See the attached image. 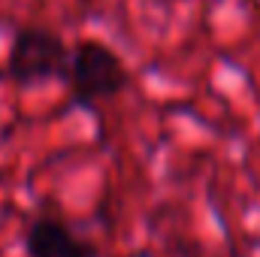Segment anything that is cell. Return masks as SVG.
<instances>
[{
	"mask_svg": "<svg viewBox=\"0 0 260 257\" xmlns=\"http://www.w3.org/2000/svg\"><path fill=\"white\" fill-rule=\"evenodd\" d=\"M64 79L70 82L73 100L79 106H94L100 100H112L130 82L124 61L106 43H97V40H82L70 49Z\"/></svg>",
	"mask_w": 260,
	"mask_h": 257,
	"instance_id": "cell-1",
	"label": "cell"
},
{
	"mask_svg": "<svg viewBox=\"0 0 260 257\" xmlns=\"http://www.w3.org/2000/svg\"><path fill=\"white\" fill-rule=\"evenodd\" d=\"M70 46L49 27H18L9 46L6 73L15 85H40L64 79Z\"/></svg>",
	"mask_w": 260,
	"mask_h": 257,
	"instance_id": "cell-2",
	"label": "cell"
},
{
	"mask_svg": "<svg viewBox=\"0 0 260 257\" xmlns=\"http://www.w3.org/2000/svg\"><path fill=\"white\" fill-rule=\"evenodd\" d=\"M24 251L27 257H100L88 239L76 236L58 218L34 221L24 233Z\"/></svg>",
	"mask_w": 260,
	"mask_h": 257,
	"instance_id": "cell-3",
	"label": "cell"
}]
</instances>
